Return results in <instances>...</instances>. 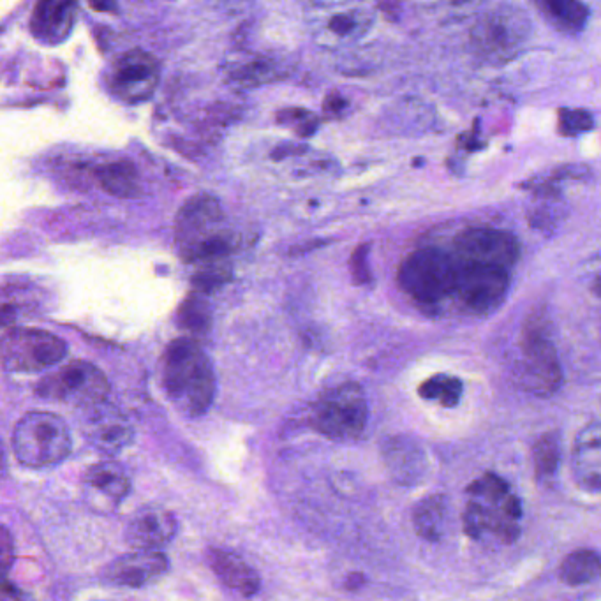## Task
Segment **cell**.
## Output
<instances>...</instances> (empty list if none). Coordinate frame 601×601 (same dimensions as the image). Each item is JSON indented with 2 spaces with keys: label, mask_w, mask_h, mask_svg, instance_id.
<instances>
[{
  "label": "cell",
  "mask_w": 601,
  "mask_h": 601,
  "mask_svg": "<svg viewBox=\"0 0 601 601\" xmlns=\"http://www.w3.org/2000/svg\"><path fill=\"white\" fill-rule=\"evenodd\" d=\"M559 457H561V448H559V438H557L556 432H549L538 439L533 448L536 478L547 482L556 475Z\"/></svg>",
  "instance_id": "29"
},
{
  "label": "cell",
  "mask_w": 601,
  "mask_h": 601,
  "mask_svg": "<svg viewBox=\"0 0 601 601\" xmlns=\"http://www.w3.org/2000/svg\"><path fill=\"white\" fill-rule=\"evenodd\" d=\"M163 385L171 402L191 418L205 415L216 399V372L191 337L171 342L163 357Z\"/></svg>",
  "instance_id": "1"
},
{
  "label": "cell",
  "mask_w": 601,
  "mask_h": 601,
  "mask_svg": "<svg viewBox=\"0 0 601 601\" xmlns=\"http://www.w3.org/2000/svg\"><path fill=\"white\" fill-rule=\"evenodd\" d=\"M94 408L85 429L90 445L106 455H117L133 443V427L124 416L113 409H104V402Z\"/></svg>",
  "instance_id": "17"
},
{
  "label": "cell",
  "mask_w": 601,
  "mask_h": 601,
  "mask_svg": "<svg viewBox=\"0 0 601 601\" xmlns=\"http://www.w3.org/2000/svg\"><path fill=\"white\" fill-rule=\"evenodd\" d=\"M455 265L453 295L459 298L464 309L473 314H489L503 304L510 288V270L459 260H455Z\"/></svg>",
  "instance_id": "11"
},
{
  "label": "cell",
  "mask_w": 601,
  "mask_h": 601,
  "mask_svg": "<svg viewBox=\"0 0 601 601\" xmlns=\"http://www.w3.org/2000/svg\"><path fill=\"white\" fill-rule=\"evenodd\" d=\"M179 531L175 515L163 508H145L134 515L126 529V540L134 549H159Z\"/></svg>",
  "instance_id": "16"
},
{
  "label": "cell",
  "mask_w": 601,
  "mask_h": 601,
  "mask_svg": "<svg viewBox=\"0 0 601 601\" xmlns=\"http://www.w3.org/2000/svg\"><path fill=\"white\" fill-rule=\"evenodd\" d=\"M76 13L78 0H38L30 18L32 36L43 45L64 43L75 27Z\"/></svg>",
  "instance_id": "15"
},
{
  "label": "cell",
  "mask_w": 601,
  "mask_h": 601,
  "mask_svg": "<svg viewBox=\"0 0 601 601\" xmlns=\"http://www.w3.org/2000/svg\"><path fill=\"white\" fill-rule=\"evenodd\" d=\"M369 406L362 386L344 383L321 395L309 411L311 429L335 441H349L364 434Z\"/></svg>",
  "instance_id": "5"
},
{
  "label": "cell",
  "mask_w": 601,
  "mask_h": 601,
  "mask_svg": "<svg viewBox=\"0 0 601 601\" xmlns=\"http://www.w3.org/2000/svg\"><path fill=\"white\" fill-rule=\"evenodd\" d=\"M96 177L106 193L119 198H133L140 191L136 168L127 161L97 166Z\"/></svg>",
  "instance_id": "23"
},
{
  "label": "cell",
  "mask_w": 601,
  "mask_h": 601,
  "mask_svg": "<svg viewBox=\"0 0 601 601\" xmlns=\"http://www.w3.org/2000/svg\"><path fill=\"white\" fill-rule=\"evenodd\" d=\"M453 258L464 263L512 270L519 260V240L508 231L473 226L453 238Z\"/></svg>",
  "instance_id": "12"
},
{
  "label": "cell",
  "mask_w": 601,
  "mask_h": 601,
  "mask_svg": "<svg viewBox=\"0 0 601 601\" xmlns=\"http://www.w3.org/2000/svg\"><path fill=\"white\" fill-rule=\"evenodd\" d=\"M90 8L99 13H115L117 11V0H89Z\"/></svg>",
  "instance_id": "34"
},
{
  "label": "cell",
  "mask_w": 601,
  "mask_h": 601,
  "mask_svg": "<svg viewBox=\"0 0 601 601\" xmlns=\"http://www.w3.org/2000/svg\"><path fill=\"white\" fill-rule=\"evenodd\" d=\"M168 570V557L157 549H134L104 568L103 577L117 587L147 586Z\"/></svg>",
  "instance_id": "14"
},
{
  "label": "cell",
  "mask_w": 601,
  "mask_h": 601,
  "mask_svg": "<svg viewBox=\"0 0 601 601\" xmlns=\"http://www.w3.org/2000/svg\"><path fill=\"white\" fill-rule=\"evenodd\" d=\"M277 69L268 60L253 59L231 69V78L238 83H265L274 78Z\"/></svg>",
  "instance_id": "30"
},
{
  "label": "cell",
  "mask_w": 601,
  "mask_h": 601,
  "mask_svg": "<svg viewBox=\"0 0 601 601\" xmlns=\"http://www.w3.org/2000/svg\"><path fill=\"white\" fill-rule=\"evenodd\" d=\"M212 2H216L217 6L224 9H237L244 6L247 0H212Z\"/></svg>",
  "instance_id": "35"
},
{
  "label": "cell",
  "mask_w": 601,
  "mask_h": 601,
  "mask_svg": "<svg viewBox=\"0 0 601 601\" xmlns=\"http://www.w3.org/2000/svg\"><path fill=\"white\" fill-rule=\"evenodd\" d=\"M573 475L587 490L598 492L601 485L600 423L593 422L580 432L573 450Z\"/></svg>",
  "instance_id": "19"
},
{
  "label": "cell",
  "mask_w": 601,
  "mask_h": 601,
  "mask_svg": "<svg viewBox=\"0 0 601 601\" xmlns=\"http://www.w3.org/2000/svg\"><path fill=\"white\" fill-rule=\"evenodd\" d=\"M15 538L8 527L0 526V587L6 584L8 573L15 564Z\"/></svg>",
  "instance_id": "32"
},
{
  "label": "cell",
  "mask_w": 601,
  "mask_h": 601,
  "mask_svg": "<svg viewBox=\"0 0 601 601\" xmlns=\"http://www.w3.org/2000/svg\"><path fill=\"white\" fill-rule=\"evenodd\" d=\"M374 25V13L362 0H327L311 16L312 36L323 46L355 45Z\"/></svg>",
  "instance_id": "10"
},
{
  "label": "cell",
  "mask_w": 601,
  "mask_h": 601,
  "mask_svg": "<svg viewBox=\"0 0 601 601\" xmlns=\"http://www.w3.org/2000/svg\"><path fill=\"white\" fill-rule=\"evenodd\" d=\"M177 323L182 330L191 334H207L208 328L212 325V311L205 295L193 291L180 305L177 311Z\"/></svg>",
  "instance_id": "26"
},
{
  "label": "cell",
  "mask_w": 601,
  "mask_h": 601,
  "mask_svg": "<svg viewBox=\"0 0 601 601\" xmlns=\"http://www.w3.org/2000/svg\"><path fill=\"white\" fill-rule=\"evenodd\" d=\"M600 575V556L591 549H580L564 559L559 577L568 586L591 584Z\"/></svg>",
  "instance_id": "24"
},
{
  "label": "cell",
  "mask_w": 601,
  "mask_h": 601,
  "mask_svg": "<svg viewBox=\"0 0 601 601\" xmlns=\"http://www.w3.org/2000/svg\"><path fill=\"white\" fill-rule=\"evenodd\" d=\"M593 117L584 110H561L559 112V129L566 136H577L580 133L591 131Z\"/></svg>",
  "instance_id": "31"
},
{
  "label": "cell",
  "mask_w": 601,
  "mask_h": 601,
  "mask_svg": "<svg viewBox=\"0 0 601 601\" xmlns=\"http://www.w3.org/2000/svg\"><path fill=\"white\" fill-rule=\"evenodd\" d=\"M531 23L513 8H499L482 16L471 30V45L480 59L503 64L519 55L529 39Z\"/></svg>",
  "instance_id": "7"
},
{
  "label": "cell",
  "mask_w": 601,
  "mask_h": 601,
  "mask_svg": "<svg viewBox=\"0 0 601 601\" xmlns=\"http://www.w3.org/2000/svg\"><path fill=\"white\" fill-rule=\"evenodd\" d=\"M457 265L452 253L439 247H422L406 256L397 274L401 290L422 307H436L452 297Z\"/></svg>",
  "instance_id": "4"
},
{
  "label": "cell",
  "mask_w": 601,
  "mask_h": 601,
  "mask_svg": "<svg viewBox=\"0 0 601 601\" xmlns=\"http://www.w3.org/2000/svg\"><path fill=\"white\" fill-rule=\"evenodd\" d=\"M386 464L390 473L401 483H415L423 473V457L420 448L408 439H392L386 445Z\"/></svg>",
  "instance_id": "22"
},
{
  "label": "cell",
  "mask_w": 601,
  "mask_h": 601,
  "mask_svg": "<svg viewBox=\"0 0 601 601\" xmlns=\"http://www.w3.org/2000/svg\"><path fill=\"white\" fill-rule=\"evenodd\" d=\"M66 355V342L46 330L13 328L0 337V367L4 371H46Z\"/></svg>",
  "instance_id": "8"
},
{
  "label": "cell",
  "mask_w": 601,
  "mask_h": 601,
  "mask_svg": "<svg viewBox=\"0 0 601 601\" xmlns=\"http://www.w3.org/2000/svg\"><path fill=\"white\" fill-rule=\"evenodd\" d=\"M161 80V66L154 55L143 50H129L113 62L108 83L113 94L126 103L147 101Z\"/></svg>",
  "instance_id": "13"
},
{
  "label": "cell",
  "mask_w": 601,
  "mask_h": 601,
  "mask_svg": "<svg viewBox=\"0 0 601 601\" xmlns=\"http://www.w3.org/2000/svg\"><path fill=\"white\" fill-rule=\"evenodd\" d=\"M446 503L443 496H429L420 501L413 513L416 533L427 542H438L441 538V526L445 520Z\"/></svg>",
  "instance_id": "25"
},
{
  "label": "cell",
  "mask_w": 601,
  "mask_h": 601,
  "mask_svg": "<svg viewBox=\"0 0 601 601\" xmlns=\"http://www.w3.org/2000/svg\"><path fill=\"white\" fill-rule=\"evenodd\" d=\"M207 561L217 579L221 580L224 586L230 587L231 591L245 598L260 591L261 580L258 573L237 554L223 549H210Z\"/></svg>",
  "instance_id": "18"
},
{
  "label": "cell",
  "mask_w": 601,
  "mask_h": 601,
  "mask_svg": "<svg viewBox=\"0 0 601 601\" xmlns=\"http://www.w3.org/2000/svg\"><path fill=\"white\" fill-rule=\"evenodd\" d=\"M198 265H200V268H198V272L193 275L191 284H193V290L198 291L201 295L214 293V291L219 290V288H223L226 282L231 281L233 268H231V263L228 258L201 261Z\"/></svg>",
  "instance_id": "28"
},
{
  "label": "cell",
  "mask_w": 601,
  "mask_h": 601,
  "mask_svg": "<svg viewBox=\"0 0 601 601\" xmlns=\"http://www.w3.org/2000/svg\"><path fill=\"white\" fill-rule=\"evenodd\" d=\"M175 242L187 263L230 258L235 251V233L224 224L217 198L198 194L184 203L175 221Z\"/></svg>",
  "instance_id": "2"
},
{
  "label": "cell",
  "mask_w": 601,
  "mask_h": 601,
  "mask_svg": "<svg viewBox=\"0 0 601 601\" xmlns=\"http://www.w3.org/2000/svg\"><path fill=\"white\" fill-rule=\"evenodd\" d=\"M351 277L357 286H365L372 281L371 267H369V244L358 245L357 251L349 261Z\"/></svg>",
  "instance_id": "33"
},
{
  "label": "cell",
  "mask_w": 601,
  "mask_h": 601,
  "mask_svg": "<svg viewBox=\"0 0 601 601\" xmlns=\"http://www.w3.org/2000/svg\"><path fill=\"white\" fill-rule=\"evenodd\" d=\"M90 501H108V505H119L131 492V480L126 471L115 462H97L83 476Z\"/></svg>",
  "instance_id": "20"
},
{
  "label": "cell",
  "mask_w": 601,
  "mask_h": 601,
  "mask_svg": "<svg viewBox=\"0 0 601 601\" xmlns=\"http://www.w3.org/2000/svg\"><path fill=\"white\" fill-rule=\"evenodd\" d=\"M36 392L45 399L94 408L106 401L110 394V383L97 365L76 360L41 379Z\"/></svg>",
  "instance_id": "9"
},
{
  "label": "cell",
  "mask_w": 601,
  "mask_h": 601,
  "mask_svg": "<svg viewBox=\"0 0 601 601\" xmlns=\"http://www.w3.org/2000/svg\"><path fill=\"white\" fill-rule=\"evenodd\" d=\"M543 18L561 32L577 34L586 29L589 9L580 0H533Z\"/></svg>",
  "instance_id": "21"
},
{
  "label": "cell",
  "mask_w": 601,
  "mask_h": 601,
  "mask_svg": "<svg viewBox=\"0 0 601 601\" xmlns=\"http://www.w3.org/2000/svg\"><path fill=\"white\" fill-rule=\"evenodd\" d=\"M13 452L25 468H52L73 452L71 431L55 413L30 411L16 423Z\"/></svg>",
  "instance_id": "3"
},
{
  "label": "cell",
  "mask_w": 601,
  "mask_h": 601,
  "mask_svg": "<svg viewBox=\"0 0 601 601\" xmlns=\"http://www.w3.org/2000/svg\"><path fill=\"white\" fill-rule=\"evenodd\" d=\"M418 395L425 401H438L445 408H455L462 397V381L446 374H436L418 386Z\"/></svg>",
  "instance_id": "27"
},
{
  "label": "cell",
  "mask_w": 601,
  "mask_h": 601,
  "mask_svg": "<svg viewBox=\"0 0 601 601\" xmlns=\"http://www.w3.org/2000/svg\"><path fill=\"white\" fill-rule=\"evenodd\" d=\"M519 376L522 385L538 397L556 394L563 381L554 342L545 318H529L520 335Z\"/></svg>",
  "instance_id": "6"
}]
</instances>
